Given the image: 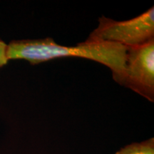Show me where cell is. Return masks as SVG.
<instances>
[{"label": "cell", "instance_id": "obj_1", "mask_svg": "<svg viewBox=\"0 0 154 154\" xmlns=\"http://www.w3.org/2000/svg\"><path fill=\"white\" fill-rule=\"evenodd\" d=\"M127 49L120 44L89 39L68 47L59 45L52 38H47L11 42L7 44V56L9 60L24 59L33 65L57 58H85L109 67L114 80L121 84L125 74Z\"/></svg>", "mask_w": 154, "mask_h": 154}, {"label": "cell", "instance_id": "obj_2", "mask_svg": "<svg viewBox=\"0 0 154 154\" xmlns=\"http://www.w3.org/2000/svg\"><path fill=\"white\" fill-rule=\"evenodd\" d=\"M153 7L134 19L116 21L101 17L87 39L136 47L154 41Z\"/></svg>", "mask_w": 154, "mask_h": 154}, {"label": "cell", "instance_id": "obj_3", "mask_svg": "<svg viewBox=\"0 0 154 154\" xmlns=\"http://www.w3.org/2000/svg\"><path fill=\"white\" fill-rule=\"evenodd\" d=\"M121 84L153 101L154 41L128 48L125 74Z\"/></svg>", "mask_w": 154, "mask_h": 154}, {"label": "cell", "instance_id": "obj_4", "mask_svg": "<svg viewBox=\"0 0 154 154\" xmlns=\"http://www.w3.org/2000/svg\"><path fill=\"white\" fill-rule=\"evenodd\" d=\"M114 154H154V138L127 145Z\"/></svg>", "mask_w": 154, "mask_h": 154}, {"label": "cell", "instance_id": "obj_5", "mask_svg": "<svg viewBox=\"0 0 154 154\" xmlns=\"http://www.w3.org/2000/svg\"><path fill=\"white\" fill-rule=\"evenodd\" d=\"M9 59L7 56V44L0 40V68L8 62Z\"/></svg>", "mask_w": 154, "mask_h": 154}]
</instances>
